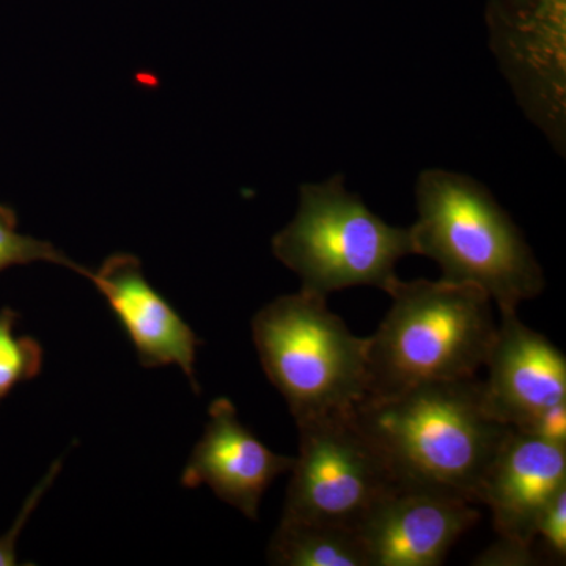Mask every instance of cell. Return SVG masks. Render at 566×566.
Masks as SVG:
<instances>
[{"mask_svg":"<svg viewBox=\"0 0 566 566\" xmlns=\"http://www.w3.org/2000/svg\"><path fill=\"white\" fill-rule=\"evenodd\" d=\"M253 344L294 420L353 411L368 394V337H357L326 297L279 296L253 316Z\"/></svg>","mask_w":566,"mask_h":566,"instance_id":"4","label":"cell"},{"mask_svg":"<svg viewBox=\"0 0 566 566\" xmlns=\"http://www.w3.org/2000/svg\"><path fill=\"white\" fill-rule=\"evenodd\" d=\"M271 248L279 262L300 275L301 290L324 297L364 285L386 292L398 277L397 263L416 255L411 227L382 221L345 188L340 174L301 186L296 214Z\"/></svg>","mask_w":566,"mask_h":566,"instance_id":"5","label":"cell"},{"mask_svg":"<svg viewBox=\"0 0 566 566\" xmlns=\"http://www.w3.org/2000/svg\"><path fill=\"white\" fill-rule=\"evenodd\" d=\"M551 557L564 564L566 558V488L553 499L539 516L536 535Z\"/></svg>","mask_w":566,"mask_h":566,"instance_id":"17","label":"cell"},{"mask_svg":"<svg viewBox=\"0 0 566 566\" xmlns=\"http://www.w3.org/2000/svg\"><path fill=\"white\" fill-rule=\"evenodd\" d=\"M35 262L61 264L84 277L88 271L70 260L54 244L18 232L17 211L9 205L0 203V273L11 266H24Z\"/></svg>","mask_w":566,"mask_h":566,"instance_id":"15","label":"cell"},{"mask_svg":"<svg viewBox=\"0 0 566 566\" xmlns=\"http://www.w3.org/2000/svg\"><path fill=\"white\" fill-rule=\"evenodd\" d=\"M378 331L368 337V394L392 397L411 387L471 378L485 367L495 334L491 297L468 283L395 279Z\"/></svg>","mask_w":566,"mask_h":566,"instance_id":"3","label":"cell"},{"mask_svg":"<svg viewBox=\"0 0 566 566\" xmlns=\"http://www.w3.org/2000/svg\"><path fill=\"white\" fill-rule=\"evenodd\" d=\"M488 46L521 111L566 148V0H486Z\"/></svg>","mask_w":566,"mask_h":566,"instance_id":"7","label":"cell"},{"mask_svg":"<svg viewBox=\"0 0 566 566\" xmlns=\"http://www.w3.org/2000/svg\"><path fill=\"white\" fill-rule=\"evenodd\" d=\"M416 255L439 264L442 281L483 290L501 314L545 289V275L512 216L469 175L427 169L416 181Z\"/></svg>","mask_w":566,"mask_h":566,"instance_id":"2","label":"cell"},{"mask_svg":"<svg viewBox=\"0 0 566 566\" xmlns=\"http://www.w3.org/2000/svg\"><path fill=\"white\" fill-rule=\"evenodd\" d=\"M517 431L534 436L551 444L566 447V403L553 406L535 416Z\"/></svg>","mask_w":566,"mask_h":566,"instance_id":"19","label":"cell"},{"mask_svg":"<svg viewBox=\"0 0 566 566\" xmlns=\"http://www.w3.org/2000/svg\"><path fill=\"white\" fill-rule=\"evenodd\" d=\"M300 455L286 490L285 520L357 528L395 483L385 458L353 411L296 422Z\"/></svg>","mask_w":566,"mask_h":566,"instance_id":"6","label":"cell"},{"mask_svg":"<svg viewBox=\"0 0 566 566\" xmlns=\"http://www.w3.org/2000/svg\"><path fill=\"white\" fill-rule=\"evenodd\" d=\"M354 417L395 483L479 504L480 486L512 427L488 412L476 376L364 398Z\"/></svg>","mask_w":566,"mask_h":566,"instance_id":"1","label":"cell"},{"mask_svg":"<svg viewBox=\"0 0 566 566\" xmlns=\"http://www.w3.org/2000/svg\"><path fill=\"white\" fill-rule=\"evenodd\" d=\"M62 469V461H55L52 464L48 474L43 476V480L33 488L32 493L25 499L24 505L18 513L17 521L13 526L6 535L0 536V566H14L18 565L17 560V542L20 538L22 528L28 524L29 517H31L33 510L39 506L41 499L50 490L52 483H54L55 476L59 475Z\"/></svg>","mask_w":566,"mask_h":566,"instance_id":"16","label":"cell"},{"mask_svg":"<svg viewBox=\"0 0 566 566\" xmlns=\"http://www.w3.org/2000/svg\"><path fill=\"white\" fill-rule=\"evenodd\" d=\"M566 488V447L509 431L480 486L499 536L534 545L546 506Z\"/></svg>","mask_w":566,"mask_h":566,"instance_id":"12","label":"cell"},{"mask_svg":"<svg viewBox=\"0 0 566 566\" xmlns=\"http://www.w3.org/2000/svg\"><path fill=\"white\" fill-rule=\"evenodd\" d=\"M531 543L520 542L515 538L499 536L488 549L475 558L476 566H532L536 565V557Z\"/></svg>","mask_w":566,"mask_h":566,"instance_id":"18","label":"cell"},{"mask_svg":"<svg viewBox=\"0 0 566 566\" xmlns=\"http://www.w3.org/2000/svg\"><path fill=\"white\" fill-rule=\"evenodd\" d=\"M482 381L488 412L520 430L535 416L566 403V359L542 334L520 322L516 312L501 314Z\"/></svg>","mask_w":566,"mask_h":566,"instance_id":"9","label":"cell"},{"mask_svg":"<svg viewBox=\"0 0 566 566\" xmlns=\"http://www.w3.org/2000/svg\"><path fill=\"white\" fill-rule=\"evenodd\" d=\"M208 415L210 420L182 471L181 485L210 486L221 501L256 521L263 494L279 475L292 471L294 458L268 449L240 422L229 398L212 401Z\"/></svg>","mask_w":566,"mask_h":566,"instance_id":"11","label":"cell"},{"mask_svg":"<svg viewBox=\"0 0 566 566\" xmlns=\"http://www.w3.org/2000/svg\"><path fill=\"white\" fill-rule=\"evenodd\" d=\"M268 560L279 566H370L357 528L285 517L271 538Z\"/></svg>","mask_w":566,"mask_h":566,"instance_id":"13","label":"cell"},{"mask_svg":"<svg viewBox=\"0 0 566 566\" xmlns=\"http://www.w3.org/2000/svg\"><path fill=\"white\" fill-rule=\"evenodd\" d=\"M21 315L10 307L0 311V403L14 387L32 381L43 370V346L31 335H17Z\"/></svg>","mask_w":566,"mask_h":566,"instance_id":"14","label":"cell"},{"mask_svg":"<svg viewBox=\"0 0 566 566\" xmlns=\"http://www.w3.org/2000/svg\"><path fill=\"white\" fill-rule=\"evenodd\" d=\"M457 495L397 485L357 527L370 566H438L480 520Z\"/></svg>","mask_w":566,"mask_h":566,"instance_id":"8","label":"cell"},{"mask_svg":"<svg viewBox=\"0 0 566 566\" xmlns=\"http://www.w3.org/2000/svg\"><path fill=\"white\" fill-rule=\"evenodd\" d=\"M85 277L98 289L117 316L142 367L177 365L188 376L193 392L199 395L196 357L203 342L145 279L140 260L133 253H114L104 260L99 270H88Z\"/></svg>","mask_w":566,"mask_h":566,"instance_id":"10","label":"cell"}]
</instances>
